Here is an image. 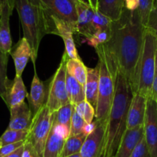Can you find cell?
Instances as JSON below:
<instances>
[{"label":"cell","mask_w":157,"mask_h":157,"mask_svg":"<svg viewBox=\"0 0 157 157\" xmlns=\"http://www.w3.org/2000/svg\"><path fill=\"white\" fill-rule=\"evenodd\" d=\"M144 129L150 156L157 157V104L152 98L147 99Z\"/></svg>","instance_id":"ba28073f"},{"label":"cell","mask_w":157,"mask_h":157,"mask_svg":"<svg viewBox=\"0 0 157 157\" xmlns=\"http://www.w3.org/2000/svg\"><path fill=\"white\" fill-rule=\"evenodd\" d=\"M156 36L153 32L146 28L137 93H140L147 99L152 98V85L156 70Z\"/></svg>","instance_id":"5b68a950"},{"label":"cell","mask_w":157,"mask_h":157,"mask_svg":"<svg viewBox=\"0 0 157 157\" xmlns=\"http://www.w3.org/2000/svg\"><path fill=\"white\" fill-rule=\"evenodd\" d=\"M97 121L96 129L87 135L84 141L80 152L81 157H101L107 120H97Z\"/></svg>","instance_id":"30bf717a"},{"label":"cell","mask_w":157,"mask_h":157,"mask_svg":"<svg viewBox=\"0 0 157 157\" xmlns=\"http://www.w3.org/2000/svg\"><path fill=\"white\" fill-rule=\"evenodd\" d=\"M10 121L8 128L11 130H29L32 121V113L25 102L9 109Z\"/></svg>","instance_id":"9a60e30c"},{"label":"cell","mask_w":157,"mask_h":157,"mask_svg":"<svg viewBox=\"0 0 157 157\" xmlns=\"http://www.w3.org/2000/svg\"><path fill=\"white\" fill-rule=\"evenodd\" d=\"M65 140L66 138L61 127L54 121L44 146L43 157H60Z\"/></svg>","instance_id":"e0dca14e"},{"label":"cell","mask_w":157,"mask_h":157,"mask_svg":"<svg viewBox=\"0 0 157 157\" xmlns=\"http://www.w3.org/2000/svg\"><path fill=\"white\" fill-rule=\"evenodd\" d=\"M86 125V122L82 117L76 112L75 109L74 110L72 114L71 123V132L70 136L81 134L84 132V128Z\"/></svg>","instance_id":"4dcf8cb0"},{"label":"cell","mask_w":157,"mask_h":157,"mask_svg":"<svg viewBox=\"0 0 157 157\" xmlns=\"http://www.w3.org/2000/svg\"><path fill=\"white\" fill-rule=\"evenodd\" d=\"M66 85L71 104L77 105L79 103L85 101L84 87L74 77L69 75L67 71H66Z\"/></svg>","instance_id":"603a6c76"},{"label":"cell","mask_w":157,"mask_h":157,"mask_svg":"<svg viewBox=\"0 0 157 157\" xmlns=\"http://www.w3.org/2000/svg\"><path fill=\"white\" fill-rule=\"evenodd\" d=\"M47 96L48 90H46L45 84L38 78L35 67V74L31 85L30 94L27 96L32 116H35L46 104Z\"/></svg>","instance_id":"5bb4252c"},{"label":"cell","mask_w":157,"mask_h":157,"mask_svg":"<svg viewBox=\"0 0 157 157\" xmlns=\"http://www.w3.org/2000/svg\"><path fill=\"white\" fill-rule=\"evenodd\" d=\"M145 30L137 9H125L121 18L113 21L111 38L105 44L118 70L130 83L133 94L139 88Z\"/></svg>","instance_id":"6da1fadb"},{"label":"cell","mask_w":157,"mask_h":157,"mask_svg":"<svg viewBox=\"0 0 157 157\" xmlns=\"http://www.w3.org/2000/svg\"><path fill=\"white\" fill-rule=\"evenodd\" d=\"M29 135V130H11L8 128L0 136V142L2 146L8 145L11 144L26 141Z\"/></svg>","instance_id":"83f0119b"},{"label":"cell","mask_w":157,"mask_h":157,"mask_svg":"<svg viewBox=\"0 0 157 157\" xmlns=\"http://www.w3.org/2000/svg\"><path fill=\"white\" fill-rule=\"evenodd\" d=\"M125 1L126 9L130 11H134L138 9L139 1L138 0H124Z\"/></svg>","instance_id":"74e56055"},{"label":"cell","mask_w":157,"mask_h":157,"mask_svg":"<svg viewBox=\"0 0 157 157\" xmlns=\"http://www.w3.org/2000/svg\"><path fill=\"white\" fill-rule=\"evenodd\" d=\"M51 15H52V19H53L54 27H55L54 35H58L63 39L64 46H65V51L64 52H66L68 58H71V59H78V58H80L73 38V34L75 33L73 29L65 21L57 18L56 16L53 15L52 13H51Z\"/></svg>","instance_id":"4fadbf2b"},{"label":"cell","mask_w":157,"mask_h":157,"mask_svg":"<svg viewBox=\"0 0 157 157\" xmlns=\"http://www.w3.org/2000/svg\"><path fill=\"white\" fill-rule=\"evenodd\" d=\"M29 1L35 6L42 8L45 10H49L51 0H29Z\"/></svg>","instance_id":"8d00e7d4"},{"label":"cell","mask_w":157,"mask_h":157,"mask_svg":"<svg viewBox=\"0 0 157 157\" xmlns=\"http://www.w3.org/2000/svg\"><path fill=\"white\" fill-rule=\"evenodd\" d=\"M125 9L124 0H99L98 11L115 21L121 18Z\"/></svg>","instance_id":"7402d4cb"},{"label":"cell","mask_w":157,"mask_h":157,"mask_svg":"<svg viewBox=\"0 0 157 157\" xmlns=\"http://www.w3.org/2000/svg\"><path fill=\"white\" fill-rule=\"evenodd\" d=\"M130 157H151L145 138H143L138 144Z\"/></svg>","instance_id":"1f68e13d"},{"label":"cell","mask_w":157,"mask_h":157,"mask_svg":"<svg viewBox=\"0 0 157 157\" xmlns=\"http://www.w3.org/2000/svg\"><path fill=\"white\" fill-rule=\"evenodd\" d=\"M4 4L9 5L10 9L13 11L15 6V0H0V5L2 6Z\"/></svg>","instance_id":"60d3db41"},{"label":"cell","mask_w":157,"mask_h":157,"mask_svg":"<svg viewBox=\"0 0 157 157\" xmlns=\"http://www.w3.org/2000/svg\"><path fill=\"white\" fill-rule=\"evenodd\" d=\"M144 137V126L134 129H127L115 157H130L136 146Z\"/></svg>","instance_id":"2e32d148"},{"label":"cell","mask_w":157,"mask_h":157,"mask_svg":"<svg viewBox=\"0 0 157 157\" xmlns=\"http://www.w3.org/2000/svg\"><path fill=\"white\" fill-rule=\"evenodd\" d=\"M23 36L32 49V60L35 66L41 41L47 34L54 33V21L49 10L35 6L29 0H15Z\"/></svg>","instance_id":"3957f363"},{"label":"cell","mask_w":157,"mask_h":157,"mask_svg":"<svg viewBox=\"0 0 157 157\" xmlns=\"http://www.w3.org/2000/svg\"><path fill=\"white\" fill-rule=\"evenodd\" d=\"M66 70L69 75L79 81L84 87L87 75V67L83 63L81 58L78 59H71L67 58L66 62Z\"/></svg>","instance_id":"d4e9b609"},{"label":"cell","mask_w":157,"mask_h":157,"mask_svg":"<svg viewBox=\"0 0 157 157\" xmlns=\"http://www.w3.org/2000/svg\"><path fill=\"white\" fill-rule=\"evenodd\" d=\"M87 136V135L84 133L75 136H69L65 140L60 157H67L80 153Z\"/></svg>","instance_id":"484cf974"},{"label":"cell","mask_w":157,"mask_h":157,"mask_svg":"<svg viewBox=\"0 0 157 157\" xmlns=\"http://www.w3.org/2000/svg\"><path fill=\"white\" fill-rule=\"evenodd\" d=\"M54 119L55 113H52L46 104L32 117L26 141L33 146L41 157H43L44 146L52 130Z\"/></svg>","instance_id":"52a82bcc"},{"label":"cell","mask_w":157,"mask_h":157,"mask_svg":"<svg viewBox=\"0 0 157 157\" xmlns=\"http://www.w3.org/2000/svg\"><path fill=\"white\" fill-rule=\"evenodd\" d=\"M25 141H21V142L15 143V144H8V145L2 146L0 148V157H4L11 154L12 153L15 152L21 147H22L25 144Z\"/></svg>","instance_id":"836d02e7"},{"label":"cell","mask_w":157,"mask_h":157,"mask_svg":"<svg viewBox=\"0 0 157 157\" xmlns=\"http://www.w3.org/2000/svg\"><path fill=\"white\" fill-rule=\"evenodd\" d=\"M9 54L5 53L0 49V97L6 101L8 90L12 81L8 79L7 65Z\"/></svg>","instance_id":"4316f807"},{"label":"cell","mask_w":157,"mask_h":157,"mask_svg":"<svg viewBox=\"0 0 157 157\" xmlns=\"http://www.w3.org/2000/svg\"><path fill=\"white\" fill-rule=\"evenodd\" d=\"M23 149H24V145H23L22 147H20V148H18V150H15V152L11 153V154L8 155V156H4V157H21L22 156Z\"/></svg>","instance_id":"ab89813d"},{"label":"cell","mask_w":157,"mask_h":157,"mask_svg":"<svg viewBox=\"0 0 157 157\" xmlns=\"http://www.w3.org/2000/svg\"><path fill=\"white\" fill-rule=\"evenodd\" d=\"M1 14H2V6L0 5V19H1Z\"/></svg>","instance_id":"ee69618b"},{"label":"cell","mask_w":157,"mask_h":157,"mask_svg":"<svg viewBox=\"0 0 157 157\" xmlns=\"http://www.w3.org/2000/svg\"><path fill=\"white\" fill-rule=\"evenodd\" d=\"M152 98L156 101L157 104V51L156 55V70H155L153 85H152Z\"/></svg>","instance_id":"d590c367"},{"label":"cell","mask_w":157,"mask_h":157,"mask_svg":"<svg viewBox=\"0 0 157 157\" xmlns=\"http://www.w3.org/2000/svg\"><path fill=\"white\" fill-rule=\"evenodd\" d=\"M2 147V144H1V142H0V148H1Z\"/></svg>","instance_id":"f6af8a7d"},{"label":"cell","mask_w":157,"mask_h":157,"mask_svg":"<svg viewBox=\"0 0 157 157\" xmlns=\"http://www.w3.org/2000/svg\"><path fill=\"white\" fill-rule=\"evenodd\" d=\"M12 12L13 11L8 4H4L2 6L0 19V49L9 55H10L12 48V40L9 27V20Z\"/></svg>","instance_id":"d6986e66"},{"label":"cell","mask_w":157,"mask_h":157,"mask_svg":"<svg viewBox=\"0 0 157 157\" xmlns=\"http://www.w3.org/2000/svg\"><path fill=\"white\" fill-rule=\"evenodd\" d=\"M21 157H41L39 153L36 151L33 146L28 141H25L23 149L22 156Z\"/></svg>","instance_id":"e575fe53"},{"label":"cell","mask_w":157,"mask_h":157,"mask_svg":"<svg viewBox=\"0 0 157 157\" xmlns=\"http://www.w3.org/2000/svg\"><path fill=\"white\" fill-rule=\"evenodd\" d=\"M77 12H78L77 33H79L80 35L85 37L88 41L94 34L93 21L95 10L92 9L88 2H86L84 0H78Z\"/></svg>","instance_id":"8fae6325"},{"label":"cell","mask_w":157,"mask_h":157,"mask_svg":"<svg viewBox=\"0 0 157 157\" xmlns=\"http://www.w3.org/2000/svg\"><path fill=\"white\" fill-rule=\"evenodd\" d=\"M75 109L77 113L84 119L86 124L93 122L96 110L90 103L87 102V101H84L77 105H75Z\"/></svg>","instance_id":"f1b7e54d"},{"label":"cell","mask_w":157,"mask_h":157,"mask_svg":"<svg viewBox=\"0 0 157 157\" xmlns=\"http://www.w3.org/2000/svg\"><path fill=\"white\" fill-rule=\"evenodd\" d=\"M15 67V76L21 77L28 64L29 58H32V49L29 42L24 37L12 48L10 52Z\"/></svg>","instance_id":"ac0fdd59"},{"label":"cell","mask_w":157,"mask_h":157,"mask_svg":"<svg viewBox=\"0 0 157 157\" xmlns=\"http://www.w3.org/2000/svg\"><path fill=\"white\" fill-rule=\"evenodd\" d=\"M97 124H98V121H97V120H95V121H93L92 123H90V124H86L85 127H84V132H83V133H85L86 135H89L90 133H91L95 129H96Z\"/></svg>","instance_id":"f35d334b"},{"label":"cell","mask_w":157,"mask_h":157,"mask_svg":"<svg viewBox=\"0 0 157 157\" xmlns=\"http://www.w3.org/2000/svg\"><path fill=\"white\" fill-rule=\"evenodd\" d=\"M100 67L99 90L95 113L97 120H107L116 89L118 68L105 44L95 48Z\"/></svg>","instance_id":"277c9868"},{"label":"cell","mask_w":157,"mask_h":157,"mask_svg":"<svg viewBox=\"0 0 157 157\" xmlns=\"http://www.w3.org/2000/svg\"><path fill=\"white\" fill-rule=\"evenodd\" d=\"M27 90L23 82L22 78L15 76L9 86L5 103L7 105L8 108L10 109L25 102V99L27 98Z\"/></svg>","instance_id":"44dd1931"},{"label":"cell","mask_w":157,"mask_h":157,"mask_svg":"<svg viewBox=\"0 0 157 157\" xmlns=\"http://www.w3.org/2000/svg\"><path fill=\"white\" fill-rule=\"evenodd\" d=\"M139 1V7H138V12L140 17L141 21L143 25L146 27L148 21L149 15L150 12L153 9L156 0H138Z\"/></svg>","instance_id":"f546056e"},{"label":"cell","mask_w":157,"mask_h":157,"mask_svg":"<svg viewBox=\"0 0 157 157\" xmlns=\"http://www.w3.org/2000/svg\"><path fill=\"white\" fill-rule=\"evenodd\" d=\"M147 106V98L140 93L133 94L127 115V129H134L144 126Z\"/></svg>","instance_id":"7c38bea8"},{"label":"cell","mask_w":157,"mask_h":157,"mask_svg":"<svg viewBox=\"0 0 157 157\" xmlns=\"http://www.w3.org/2000/svg\"><path fill=\"white\" fill-rule=\"evenodd\" d=\"M100 67L99 64L94 68L87 67V81L84 85L85 101L90 103L96 110L98 101V90H99Z\"/></svg>","instance_id":"ffe728a7"},{"label":"cell","mask_w":157,"mask_h":157,"mask_svg":"<svg viewBox=\"0 0 157 157\" xmlns=\"http://www.w3.org/2000/svg\"><path fill=\"white\" fill-rule=\"evenodd\" d=\"M146 28L153 32L157 38V0L149 15L148 21Z\"/></svg>","instance_id":"d6a6232c"},{"label":"cell","mask_w":157,"mask_h":157,"mask_svg":"<svg viewBox=\"0 0 157 157\" xmlns=\"http://www.w3.org/2000/svg\"><path fill=\"white\" fill-rule=\"evenodd\" d=\"M75 110V105L70 104L61 107L59 110L55 113V124L61 127L66 140L70 136L71 132V123L72 114Z\"/></svg>","instance_id":"cb8c5ba5"},{"label":"cell","mask_w":157,"mask_h":157,"mask_svg":"<svg viewBox=\"0 0 157 157\" xmlns=\"http://www.w3.org/2000/svg\"><path fill=\"white\" fill-rule=\"evenodd\" d=\"M78 0H51L49 12L57 18L65 21L77 33L78 29Z\"/></svg>","instance_id":"9c48e42d"},{"label":"cell","mask_w":157,"mask_h":157,"mask_svg":"<svg viewBox=\"0 0 157 157\" xmlns=\"http://www.w3.org/2000/svg\"><path fill=\"white\" fill-rule=\"evenodd\" d=\"M88 1L89 5L92 7V9L95 11H98V2L99 0H87Z\"/></svg>","instance_id":"b9f144b4"},{"label":"cell","mask_w":157,"mask_h":157,"mask_svg":"<svg viewBox=\"0 0 157 157\" xmlns=\"http://www.w3.org/2000/svg\"><path fill=\"white\" fill-rule=\"evenodd\" d=\"M67 157H81V153H75V154L71 155V156H67Z\"/></svg>","instance_id":"7bdbcfd3"},{"label":"cell","mask_w":157,"mask_h":157,"mask_svg":"<svg viewBox=\"0 0 157 157\" xmlns=\"http://www.w3.org/2000/svg\"><path fill=\"white\" fill-rule=\"evenodd\" d=\"M133 93L130 83L118 70L116 89L103 143L101 157H115L127 130V115Z\"/></svg>","instance_id":"7a4b0ae2"},{"label":"cell","mask_w":157,"mask_h":157,"mask_svg":"<svg viewBox=\"0 0 157 157\" xmlns=\"http://www.w3.org/2000/svg\"><path fill=\"white\" fill-rule=\"evenodd\" d=\"M68 56L64 52L59 67L52 77L48 87L46 105L52 113L58 111L61 107L70 104L66 85V62Z\"/></svg>","instance_id":"8992f818"}]
</instances>
